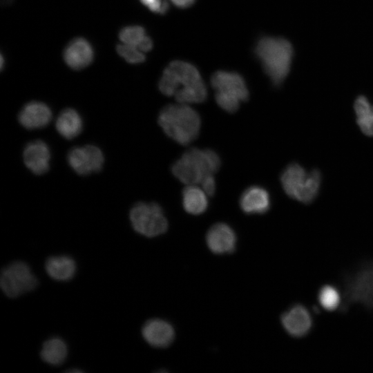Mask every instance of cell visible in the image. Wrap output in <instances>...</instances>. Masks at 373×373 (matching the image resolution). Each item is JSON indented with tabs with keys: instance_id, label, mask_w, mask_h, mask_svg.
<instances>
[{
	"instance_id": "obj_1",
	"label": "cell",
	"mask_w": 373,
	"mask_h": 373,
	"mask_svg": "<svg viewBox=\"0 0 373 373\" xmlns=\"http://www.w3.org/2000/svg\"><path fill=\"white\" fill-rule=\"evenodd\" d=\"M158 87L162 94L174 97L178 103L198 104L207 97L200 72L193 64L183 61H173L166 67Z\"/></svg>"
},
{
	"instance_id": "obj_2",
	"label": "cell",
	"mask_w": 373,
	"mask_h": 373,
	"mask_svg": "<svg viewBox=\"0 0 373 373\" xmlns=\"http://www.w3.org/2000/svg\"><path fill=\"white\" fill-rule=\"evenodd\" d=\"M254 54L273 85L280 86L292 64L294 48L291 42L283 37L263 36L257 41Z\"/></svg>"
},
{
	"instance_id": "obj_3",
	"label": "cell",
	"mask_w": 373,
	"mask_h": 373,
	"mask_svg": "<svg viewBox=\"0 0 373 373\" xmlns=\"http://www.w3.org/2000/svg\"><path fill=\"white\" fill-rule=\"evenodd\" d=\"M158 123L168 137L181 145H188L198 136L201 119L189 104L178 103L164 107Z\"/></svg>"
},
{
	"instance_id": "obj_4",
	"label": "cell",
	"mask_w": 373,
	"mask_h": 373,
	"mask_svg": "<svg viewBox=\"0 0 373 373\" xmlns=\"http://www.w3.org/2000/svg\"><path fill=\"white\" fill-rule=\"evenodd\" d=\"M220 165V158L216 151L192 148L172 165L171 171L182 183L195 184L200 183L207 175L214 174Z\"/></svg>"
},
{
	"instance_id": "obj_5",
	"label": "cell",
	"mask_w": 373,
	"mask_h": 373,
	"mask_svg": "<svg viewBox=\"0 0 373 373\" xmlns=\"http://www.w3.org/2000/svg\"><path fill=\"white\" fill-rule=\"evenodd\" d=\"M211 84L216 93L217 104L227 113L236 112L240 103L249 99V93L246 82L238 73L216 71L211 77Z\"/></svg>"
},
{
	"instance_id": "obj_6",
	"label": "cell",
	"mask_w": 373,
	"mask_h": 373,
	"mask_svg": "<svg viewBox=\"0 0 373 373\" xmlns=\"http://www.w3.org/2000/svg\"><path fill=\"white\" fill-rule=\"evenodd\" d=\"M282 186L288 196L303 203H309L317 195L321 185L318 170L307 173L296 163L289 164L282 173Z\"/></svg>"
},
{
	"instance_id": "obj_7",
	"label": "cell",
	"mask_w": 373,
	"mask_h": 373,
	"mask_svg": "<svg viewBox=\"0 0 373 373\" xmlns=\"http://www.w3.org/2000/svg\"><path fill=\"white\" fill-rule=\"evenodd\" d=\"M130 221L138 233L155 237L164 233L168 222L162 207L155 202H137L131 209Z\"/></svg>"
},
{
	"instance_id": "obj_8",
	"label": "cell",
	"mask_w": 373,
	"mask_h": 373,
	"mask_svg": "<svg viewBox=\"0 0 373 373\" xmlns=\"http://www.w3.org/2000/svg\"><path fill=\"white\" fill-rule=\"evenodd\" d=\"M37 278L24 262L16 261L4 267L1 272L0 285L10 298H16L36 288Z\"/></svg>"
},
{
	"instance_id": "obj_9",
	"label": "cell",
	"mask_w": 373,
	"mask_h": 373,
	"mask_svg": "<svg viewBox=\"0 0 373 373\" xmlns=\"http://www.w3.org/2000/svg\"><path fill=\"white\" fill-rule=\"evenodd\" d=\"M346 301L373 308V263L358 271L346 285Z\"/></svg>"
},
{
	"instance_id": "obj_10",
	"label": "cell",
	"mask_w": 373,
	"mask_h": 373,
	"mask_svg": "<svg viewBox=\"0 0 373 373\" xmlns=\"http://www.w3.org/2000/svg\"><path fill=\"white\" fill-rule=\"evenodd\" d=\"M67 160L75 172L85 175L101 170L104 157L97 146L86 145L72 149L68 153Z\"/></svg>"
},
{
	"instance_id": "obj_11",
	"label": "cell",
	"mask_w": 373,
	"mask_h": 373,
	"mask_svg": "<svg viewBox=\"0 0 373 373\" xmlns=\"http://www.w3.org/2000/svg\"><path fill=\"white\" fill-rule=\"evenodd\" d=\"M23 157L26 167L36 175L44 174L49 169L50 151L42 140L29 142L23 150Z\"/></svg>"
},
{
	"instance_id": "obj_12",
	"label": "cell",
	"mask_w": 373,
	"mask_h": 373,
	"mask_svg": "<svg viewBox=\"0 0 373 373\" xmlns=\"http://www.w3.org/2000/svg\"><path fill=\"white\" fill-rule=\"evenodd\" d=\"M209 249L218 254L233 251L236 244V236L232 228L224 223L213 224L206 236Z\"/></svg>"
},
{
	"instance_id": "obj_13",
	"label": "cell",
	"mask_w": 373,
	"mask_h": 373,
	"mask_svg": "<svg viewBox=\"0 0 373 373\" xmlns=\"http://www.w3.org/2000/svg\"><path fill=\"white\" fill-rule=\"evenodd\" d=\"M19 123L26 128L32 130L47 126L52 119L50 108L44 103L30 102L26 104L18 115Z\"/></svg>"
},
{
	"instance_id": "obj_14",
	"label": "cell",
	"mask_w": 373,
	"mask_h": 373,
	"mask_svg": "<svg viewBox=\"0 0 373 373\" xmlns=\"http://www.w3.org/2000/svg\"><path fill=\"white\" fill-rule=\"evenodd\" d=\"M142 334L144 340L155 347H166L173 341L175 336L173 327L161 319H151L144 325Z\"/></svg>"
},
{
	"instance_id": "obj_15",
	"label": "cell",
	"mask_w": 373,
	"mask_h": 373,
	"mask_svg": "<svg viewBox=\"0 0 373 373\" xmlns=\"http://www.w3.org/2000/svg\"><path fill=\"white\" fill-rule=\"evenodd\" d=\"M239 204L247 214H262L270 208V195L265 188L251 186L243 191Z\"/></svg>"
},
{
	"instance_id": "obj_16",
	"label": "cell",
	"mask_w": 373,
	"mask_h": 373,
	"mask_svg": "<svg viewBox=\"0 0 373 373\" xmlns=\"http://www.w3.org/2000/svg\"><path fill=\"white\" fill-rule=\"evenodd\" d=\"M64 59L71 68L82 69L88 66L93 59V48L85 39L76 38L65 48Z\"/></svg>"
},
{
	"instance_id": "obj_17",
	"label": "cell",
	"mask_w": 373,
	"mask_h": 373,
	"mask_svg": "<svg viewBox=\"0 0 373 373\" xmlns=\"http://www.w3.org/2000/svg\"><path fill=\"white\" fill-rule=\"evenodd\" d=\"M283 327L291 336L300 337L310 329L312 320L307 309L297 305L285 312L281 318Z\"/></svg>"
},
{
	"instance_id": "obj_18",
	"label": "cell",
	"mask_w": 373,
	"mask_h": 373,
	"mask_svg": "<svg viewBox=\"0 0 373 373\" xmlns=\"http://www.w3.org/2000/svg\"><path fill=\"white\" fill-rule=\"evenodd\" d=\"M75 260L68 256H55L49 257L45 263L48 275L58 281L70 280L76 272Z\"/></svg>"
},
{
	"instance_id": "obj_19",
	"label": "cell",
	"mask_w": 373,
	"mask_h": 373,
	"mask_svg": "<svg viewBox=\"0 0 373 373\" xmlns=\"http://www.w3.org/2000/svg\"><path fill=\"white\" fill-rule=\"evenodd\" d=\"M55 127L63 137L71 140L82 132L83 121L79 113L75 109L66 108L57 117Z\"/></svg>"
},
{
	"instance_id": "obj_20",
	"label": "cell",
	"mask_w": 373,
	"mask_h": 373,
	"mask_svg": "<svg viewBox=\"0 0 373 373\" xmlns=\"http://www.w3.org/2000/svg\"><path fill=\"white\" fill-rule=\"evenodd\" d=\"M182 205L189 213L201 214L208 207L207 195L195 184H187L182 191Z\"/></svg>"
},
{
	"instance_id": "obj_21",
	"label": "cell",
	"mask_w": 373,
	"mask_h": 373,
	"mask_svg": "<svg viewBox=\"0 0 373 373\" xmlns=\"http://www.w3.org/2000/svg\"><path fill=\"white\" fill-rule=\"evenodd\" d=\"M68 349L66 343L58 337L46 341L40 352L42 360L52 365L61 364L67 356Z\"/></svg>"
},
{
	"instance_id": "obj_22",
	"label": "cell",
	"mask_w": 373,
	"mask_h": 373,
	"mask_svg": "<svg viewBox=\"0 0 373 373\" xmlns=\"http://www.w3.org/2000/svg\"><path fill=\"white\" fill-rule=\"evenodd\" d=\"M356 122L362 132L367 136H373V106L366 97L358 96L354 102Z\"/></svg>"
},
{
	"instance_id": "obj_23",
	"label": "cell",
	"mask_w": 373,
	"mask_h": 373,
	"mask_svg": "<svg viewBox=\"0 0 373 373\" xmlns=\"http://www.w3.org/2000/svg\"><path fill=\"white\" fill-rule=\"evenodd\" d=\"M146 36L145 30L139 26L125 27L119 34V37L124 44L137 48Z\"/></svg>"
},
{
	"instance_id": "obj_24",
	"label": "cell",
	"mask_w": 373,
	"mask_h": 373,
	"mask_svg": "<svg viewBox=\"0 0 373 373\" xmlns=\"http://www.w3.org/2000/svg\"><path fill=\"white\" fill-rule=\"evenodd\" d=\"M318 299L322 307L327 310L336 309L340 303L338 291L331 286H325L321 289Z\"/></svg>"
},
{
	"instance_id": "obj_25",
	"label": "cell",
	"mask_w": 373,
	"mask_h": 373,
	"mask_svg": "<svg viewBox=\"0 0 373 373\" xmlns=\"http://www.w3.org/2000/svg\"><path fill=\"white\" fill-rule=\"evenodd\" d=\"M117 53L130 64H140L145 60V55L137 47L128 44L117 46Z\"/></svg>"
},
{
	"instance_id": "obj_26",
	"label": "cell",
	"mask_w": 373,
	"mask_h": 373,
	"mask_svg": "<svg viewBox=\"0 0 373 373\" xmlns=\"http://www.w3.org/2000/svg\"><path fill=\"white\" fill-rule=\"evenodd\" d=\"M142 3L146 6L150 10L159 14H165L169 8L168 2L166 0H140Z\"/></svg>"
},
{
	"instance_id": "obj_27",
	"label": "cell",
	"mask_w": 373,
	"mask_h": 373,
	"mask_svg": "<svg viewBox=\"0 0 373 373\" xmlns=\"http://www.w3.org/2000/svg\"><path fill=\"white\" fill-rule=\"evenodd\" d=\"M202 188L208 196H213L216 192V181L213 174H210L204 178L201 181Z\"/></svg>"
},
{
	"instance_id": "obj_28",
	"label": "cell",
	"mask_w": 373,
	"mask_h": 373,
	"mask_svg": "<svg viewBox=\"0 0 373 373\" xmlns=\"http://www.w3.org/2000/svg\"><path fill=\"white\" fill-rule=\"evenodd\" d=\"M175 6L180 8H186L191 6L195 0H170Z\"/></svg>"
},
{
	"instance_id": "obj_29",
	"label": "cell",
	"mask_w": 373,
	"mask_h": 373,
	"mask_svg": "<svg viewBox=\"0 0 373 373\" xmlns=\"http://www.w3.org/2000/svg\"><path fill=\"white\" fill-rule=\"evenodd\" d=\"M68 372H81L82 370H68Z\"/></svg>"
}]
</instances>
